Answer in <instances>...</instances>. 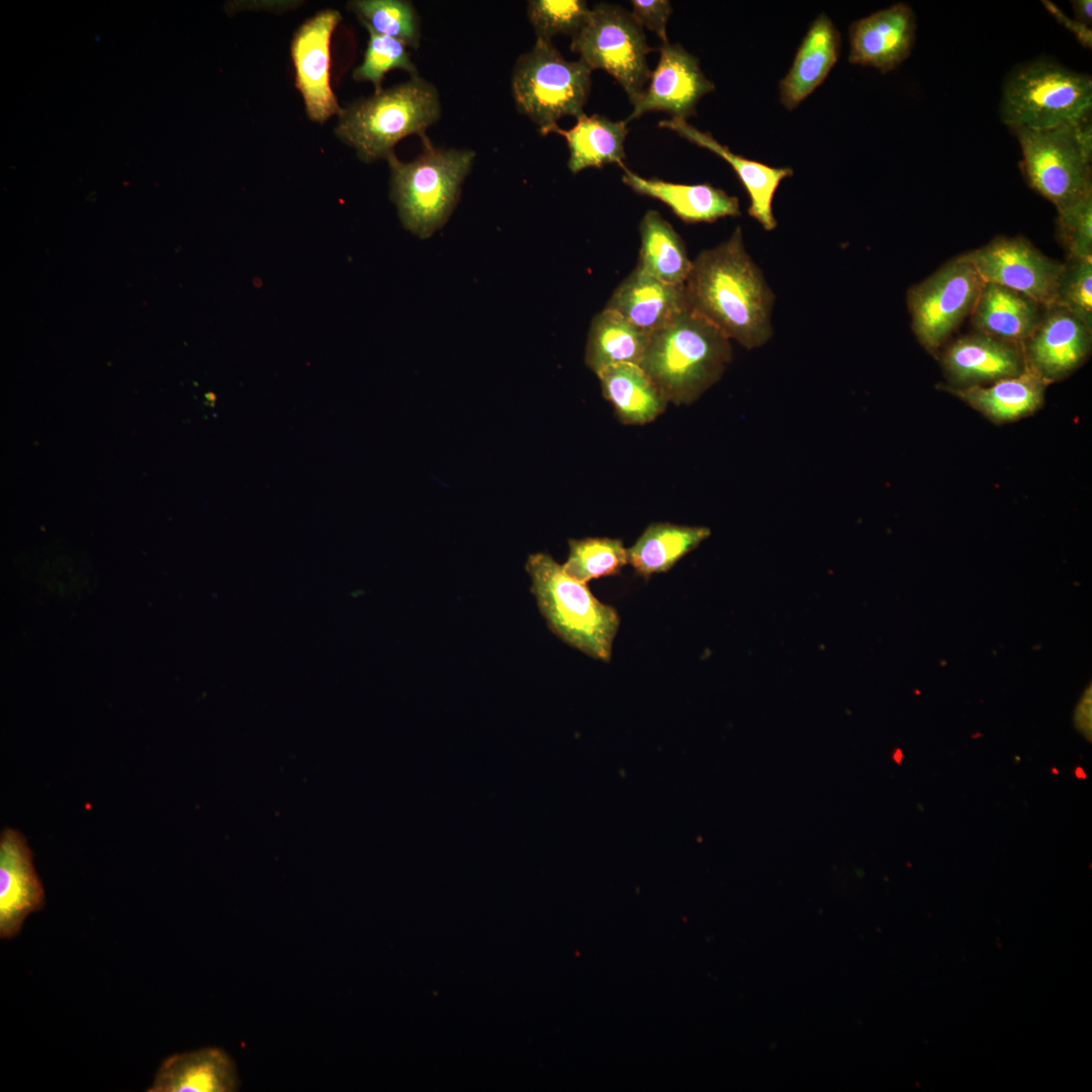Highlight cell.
<instances>
[{
	"mask_svg": "<svg viewBox=\"0 0 1092 1092\" xmlns=\"http://www.w3.org/2000/svg\"><path fill=\"white\" fill-rule=\"evenodd\" d=\"M603 395L626 425H643L661 415L668 401L641 368L632 363L607 366L597 373Z\"/></svg>",
	"mask_w": 1092,
	"mask_h": 1092,
	"instance_id": "24",
	"label": "cell"
},
{
	"mask_svg": "<svg viewBox=\"0 0 1092 1092\" xmlns=\"http://www.w3.org/2000/svg\"><path fill=\"white\" fill-rule=\"evenodd\" d=\"M710 535L707 527L651 524L627 549L628 563L637 574L648 579L652 574L668 571Z\"/></svg>",
	"mask_w": 1092,
	"mask_h": 1092,
	"instance_id": "27",
	"label": "cell"
},
{
	"mask_svg": "<svg viewBox=\"0 0 1092 1092\" xmlns=\"http://www.w3.org/2000/svg\"><path fill=\"white\" fill-rule=\"evenodd\" d=\"M437 87L419 76L359 98L342 108L334 132L364 163L387 160L408 135L428 140L427 129L441 117Z\"/></svg>",
	"mask_w": 1092,
	"mask_h": 1092,
	"instance_id": "2",
	"label": "cell"
},
{
	"mask_svg": "<svg viewBox=\"0 0 1092 1092\" xmlns=\"http://www.w3.org/2000/svg\"><path fill=\"white\" fill-rule=\"evenodd\" d=\"M959 257L971 264L985 283L1017 291L1043 308L1055 304L1064 263L1048 257L1023 237H997Z\"/></svg>",
	"mask_w": 1092,
	"mask_h": 1092,
	"instance_id": "11",
	"label": "cell"
},
{
	"mask_svg": "<svg viewBox=\"0 0 1092 1092\" xmlns=\"http://www.w3.org/2000/svg\"><path fill=\"white\" fill-rule=\"evenodd\" d=\"M658 125L675 131L687 141L724 159L733 168L749 196V215L756 219L765 231L776 229L777 220L772 212L774 195L781 181L794 174L793 169L774 168L736 155L728 147L715 140L710 132L694 127L685 119L672 117L661 120Z\"/></svg>",
	"mask_w": 1092,
	"mask_h": 1092,
	"instance_id": "18",
	"label": "cell"
},
{
	"mask_svg": "<svg viewBox=\"0 0 1092 1092\" xmlns=\"http://www.w3.org/2000/svg\"><path fill=\"white\" fill-rule=\"evenodd\" d=\"M605 308L651 335L689 309L685 285L660 281L637 268L617 286Z\"/></svg>",
	"mask_w": 1092,
	"mask_h": 1092,
	"instance_id": "19",
	"label": "cell"
},
{
	"mask_svg": "<svg viewBox=\"0 0 1092 1092\" xmlns=\"http://www.w3.org/2000/svg\"><path fill=\"white\" fill-rule=\"evenodd\" d=\"M1048 383L1028 367L1019 375L992 382L957 388L953 392L977 411L996 422H1010L1036 411Z\"/></svg>",
	"mask_w": 1092,
	"mask_h": 1092,
	"instance_id": "26",
	"label": "cell"
},
{
	"mask_svg": "<svg viewBox=\"0 0 1092 1092\" xmlns=\"http://www.w3.org/2000/svg\"><path fill=\"white\" fill-rule=\"evenodd\" d=\"M659 61L651 72L650 83L633 107L627 122L650 111H663L687 119L696 114L700 99L715 85L702 72L699 60L678 43H662Z\"/></svg>",
	"mask_w": 1092,
	"mask_h": 1092,
	"instance_id": "13",
	"label": "cell"
},
{
	"mask_svg": "<svg viewBox=\"0 0 1092 1092\" xmlns=\"http://www.w3.org/2000/svg\"><path fill=\"white\" fill-rule=\"evenodd\" d=\"M342 21L338 10L325 9L302 22L290 42L295 87L307 117L325 123L342 108L331 86V39Z\"/></svg>",
	"mask_w": 1092,
	"mask_h": 1092,
	"instance_id": "12",
	"label": "cell"
},
{
	"mask_svg": "<svg viewBox=\"0 0 1092 1092\" xmlns=\"http://www.w3.org/2000/svg\"><path fill=\"white\" fill-rule=\"evenodd\" d=\"M570 50L590 70L608 72L624 89L633 107L642 98L651 72L642 26L631 12L618 5L598 3L581 29L571 37Z\"/></svg>",
	"mask_w": 1092,
	"mask_h": 1092,
	"instance_id": "9",
	"label": "cell"
},
{
	"mask_svg": "<svg viewBox=\"0 0 1092 1092\" xmlns=\"http://www.w3.org/2000/svg\"><path fill=\"white\" fill-rule=\"evenodd\" d=\"M590 72L581 60L567 61L552 41L536 38L516 61L512 93L517 110L545 135L565 116L578 117L590 90Z\"/></svg>",
	"mask_w": 1092,
	"mask_h": 1092,
	"instance_id": "8",
	"label": "cell"
},
{
	"mask_svg": "<svg viewBox=\"0 0 1092 1092\" xmlns=\"http://www.w3.org/2000/svg\"><path fill=\"white\" fill-rule=\"evenodd\" d=\"M984 281L959 256L907 291L911 328L929 352L938 350L971 315Z\"/></svg>",
	"mask_w": 1092,
	"mask_h": 1092,
	"instance_id": "10",
	"label": "cell"
},
{
	"mask_svg": "<svg viewBox=\"0 0 1092 1092\" xmlns=\"http://www.w3.org/2000/svg\"><path fill=\"white\" fill-rule=\"evenodd\" d=\"M411 162L395 154L386 161L390 170L389 197L402 226L422 240L442 229L454 211L461 186L476 153L470 149L436 148L428 140Z\"/></svg>",
	"mask_w": 1092,
	"mask_h": 1092,
	"instance_id": "4",
	"label": "cell"
},
{
	"mask_svg": "<svg viewBox=\"0 0 1092 1092\" xmlns=\"http://www.w3.org/2000/svg\"><path fill=\"white\" fill-rule=\"evenodd\" d=\"M589 11L582 0H530L527 5L536 38L549 41L557 34L573 37L585 24Z\"/></svg>",
	"mask_w": 1092,
	"mask_h": 1092,
	"instance_id": "33",
	"label": "cell"
},
{
	"mask_svg": "<svg viewBox=\"0 0 1092 1092\" xmlns=\"http://www.w3.org/2000/svg\"><path fill=\"white\" fill-rule=\"evenodd\" d=\"M1057 212L1058 237L1068 259L1092 258V194Z\"/></svg>",
	"mask_w": 1092,
	"mask_h": 1092,
	"instance_id": "35",
	"label": "cell"
},
{
	"mask_svg": "<svg viewBox=\"0 0 1092 1092\" xmlns=\"http://www.w3.org/2000/svg\"><path fill=\"white\" fill-rule=\"evenodd\" d=\"M732 358L729 339L690 309L656 331L640 363L668 402L690 404L715 384Z\"/></svg>",
	"mask_w": 1092,
	"mask_h": 1092,
	"instance_id": "3",
	"label": "cell"
},
{
	"mask_svg": "<svg viewBox=\"0 0 1092 1092\" xmlns=\"http://www.w3.org/2000/svg\"><path fill=\"white\" fill-rule=\"evenodd\" d=\"M688 307L746 349L772 335L775 294L748 255L741 229L693 261L685 283Z\"/></svg>",
	"mask_w": 1092,
	"mask_h": 1092,
	"instance_id": "1",
	"label": "cell"
},
{
	"mask_svg": "<svg viewBox=\"0 0 1092 1092\" xmlns=\"http://www.w3.org/2000/svg\"><path fill=\"white\" fill-rule=\"evenodd\" d=\"M1043 309L1017 291L984 283L971 321L978 332L1022 347L1037 326Z\"/></svg>",
	"mask_w": 1092,
	"mask_h": 1092,
	"instance_id": "23",
	"label": "cell"
},
{
	"mask_svg": "<svg viewBox=\"0 0 1092 1092\" xmlns=\"http://www.w3.org/2000/svg\"><path fill=\"white\" fill-rule=\"evenodd\" d=\"M1092 78L1057 61L1037 58L1005 77L1001 121L1012 131L1043 129L1091 118Z\"/></svg>",
	"mask_w": 1092,
	"mask_h": 1092,
	"instance_id": "6",
	"label": "cell"
},
{
	"mask_svg": "<svg viewBox=\"0 0 1092 1092\" xmlns=\"http://www.w3.org/2000/svg\"><path fill=\"white\" fill-rule=\"evenodd\" d=\"M568 545V557L562 568L582 583L619 574L628 563L627 549L620 539L587 537L570 539Z\"/></svg>",
	"mask_w": 1092,
	"mask_h": 1092,
	"instance_id": "31",
	"label": "cell"
},
{
	"mask_svg": "<svg viewBox=\"0 0 1092 1092\" xmlns=\"http://www.w3.org/2000/svg\"><path fill=\"white\" fill-rule=\"evenodd\" d=\"M622 180L634 192L665 203L687 223L713 222L726 216H739V200L709 183L676 184L657 178L646 179L621 166Z\"/></svg>",
	"mask_w": 1092,
	"mask_h": 1092,
	"instance_id": "22",
	"label": "cell"
},
{
	"mask_svg": "<svg viewBox=\"0 0 1092 1092\" xmlns=\"http://www.w3.org/2000/svg\"><path fill=\"white\" fill-rule=\"evenodd\" d=\"M915 38L912 8L896 3L851 23L848 62L888 73L909 58Z\"/></svg>",
	"mask_w": 1092,
	"mask_h": 1092,
	"instance_id": "15",
	"label": "cell"
},
{
	"mask_svg": "<svg viewBox=\"0 0 1092 1092\" xmlns=\"http://www.w3.org/2000/svg\"><path fill=\"white\" fill-rule=\"evenodd\" d=\"M1092 328V258L1068 259L1061 273L1056 301Z\"/></svg>",
	"mask_w": 1092,
	"mask_h": 1092,
	"instance_id": "34",
	"label": "cell"
},
{
	"mask_svg": "<svg viewBox=\"0 0 1092 1092\" xmlns=\"http://www.w3.org/2000/svg\"><path fill=\"white\" fill-rule=\"evenodd\" d=\"M1012 132L1021 149L1025 181L1057 210L1092 194L1091 118Z\"/></svg>",
	"mask_w": 1092,
	"mask_h": 1092,
	"instance_id": "7",
	"label": "cell"
},
{
	"mask_svg": "<svg viewBox=\"0 0 1092 1092\" xmlns=\"http://www.w3.org/2000/svg\"><path fill=\"white\" fill-rule=\"evenodd\" d=\"M641 247L636 268L660 281L685 285L693 261L671 224L658 211L648 210L639 223Z\"/></svg>",
	"mask_w": 1092,
	"mask_h": 1092,
	"instance_id": "29",
	"label": "cell"
},
{
	"mask_svg": "<svg viewBox=\"0 0 1092 1092\" xmlns=\"http://www.w3.org/2000/svg\"><path fill=\"white\" fill-rule=\"evenodd\" d=\"M44 901L25 837L16 829L4 828L0 834V937H15L25 918L40 910Z\"/></svg>",
	"mask_w": 1092,
	"mask_h": 1092,
	"instance_id": "16",
	"label": "cell"
},
{
	"mask_svg": "<svg viewBox=\"0 0 1092 1092\" xmlns=\"http://www.w3.org/2000/svg\"><path fill=\"white\" fill-rule=\"evenodd\" d=\"M1073 11L1075 14V20L1091 27L1092 23V1L1091 0H1074L1071 2Z\"/></svg>",
	"mask_w": 1092,
	"mask_h": 1092,
	"instance_id": "38",
	"label": "cell"
},
{
	"mask_svg": "<svg viewBox=\"0 0 1092 1092\" xmlns=\"http://www.w3.org/2000/svg\"><path fill=\"white\" fill-rule=\"evenodd\" d=\"M633 18L642 27L646 26L656 33L662 43H667L666 23L672 7L667 0H632Z\"/></svg>",
	"mask_w": 1092,
	"mask_h": 1092,
	"instance_id": "36",
	"label": "cell"
},
{
	"mask_svg": "<svg viewBox=\"0 0 1092 1092\" xmlns=\"http://www.w3.org/2000/svg\"><path fill=\"white\" fill-rule=\"evenodd\" d=\"M525 568L549 629L571 647L609 662L620 625L616 609L600 602L547 553L531 554Z\"/></svg>",
	"mask_w": 1092,
	"mask_h": 1092,
	"instance_id": "5",
	"label": "cell"
},
{
	"mask_svg": "<svg viewBox=\"0 0 1092 1092\" xmlns=\"http://www.w3.org/2000/svg\"><path fill=\"white\" fill-rule=\"evenodd\" d=\"M1092 328L1069 310L1053 305L1022 344L1026 366L1046 383L1061 379L1087 358Z\"/></svg>",
	"mask_w": 1092,
	"mask_h": 1092,
	"instance_id": "14",
	"label": "cell"
},
{
	"mask_svg": "<svg viewBox=\"0 0 1092 1092\" xmlns=\"http://www.w3.org/2000/svg\"><path fill=\"white\" fill-rule=\"evenodd\" d=\"M367 31L369 38L363 61L352 73L355 81L371 82L374 92H379L383 89V78L389 71L401 70L411 77L419 76L418 69L403 42L372 30Z\"/></svg>",
	"mask_w": 1092,
	"mask_h": 1092,
	"instance_id": "32",
	"label": "cell"
},
{
	"mask_svg": "<svg viewBox=\"0 0 1092 1092\" xmlns=\"http://www.w3.org/2000/svg\"><path fill=\"white\" fill-rule=\"evenodd\" d=\"M347 9L367 29L393 37L407 48L419 49L422 28L420 15L406 0H352Z\"/></svg>",
	"mask_w": 1092,
	"mask_h": 1092,
	"instance_id": "30",
	"label": "cell"
},
{
	"mask_svg": "<svg viewBox=\"0 0 1092 1092\" xmlns=\"http://www.w3.org/2000/svg\"><path fill=\"white\" fill-rule=\"evenodd\" d=\"M651 334L639 329L619 313L604 309L592 321L584 361L596 374L619 364L640 365Z\"/></svg>",
	"mask_w": 1092,
	"mask_h": 1092,
	"instance_id": "28",
	"label": "cell"
},
{
	"mask_svg": "<svg viewBox=\"0 0 1092 1092\" xmlns=\"http://www.w3.org/2000/svg\"><path fill=\"white\" fill-rule=\"evenodd\" d=\"M239 1088L233 1059L223 1050L209 1046L166 1058L147 1091L234 1092Z\"/></svg>",
	"mask_w": 1092,
	"mask_h": 1092,
	"instance_id": "20",
	"label": "cell"
},
{
	"mask_svg": "<svg viewBox=\"0 0 1092 1092\" xmlns=\"http://www.w3.org/2000/svg\"><path fill=\"white\" fill-rule=\"evenodd\" d=\"M1041 3L1045 7V9L1051 13V15L1061 25H1063L1065 28L1070 30L1075 35V37L1078 39V41L1080 42L1081 46H1083L1086 49H1091V47H1092V29H1091V27L1086 26V25L1078 22L1075 19H1071L1056 4H1054L1051 1L1043 0V1H1041Z\"/></svg>",
	"mask_w": 1092,
	"mask_h": 1092,
	"instance_id": "37",
	"label": "cell"
},
{
	"mask_svg": "<svg viewBox=\"0 0 1092 1092\" xmlns=\"http://www.w3.org/2000/svg\"><path fill=\"white\" fill-rule=\"evenodd\" d=\"M576 119L570 129L556 125L548 131L566 140L569 149L567 166L572 174L586 168H602L607 164L624 165V142L628 133L626 120L614 121L603 115L588 116L585 113Z\"/></svg>",
	"mask_w": 1092,
	"mask_h": 1092,
	"instance_id": "25",
	"label": "cell"
},
{
	"mask_svg": "<svg viewBox=\"0 0 1092 1092\" xmlns=\"http://www.w3.org/2000/svg\"><path fill=\"white\" fill-rule=\"evenodd\" d=\"M941 363L959 388L1016 376L1027 368L1021 346L980 332L951 342Z\"/></svg>",
	"mask_w": 1092,
	"mask_h": 1092,
	"instance_id": "17",
	"label": "cell"
},
{
	"mask_svg": "<svg viewBox=\"0 0 1092 1092\" xmlns=\"http://www.w3.org/2000/svg\"><path fill=\"white\" fill-rule=\"evenodd\" d=\"M840 53V33L832 20L819 14L803 38L788 74L780 81V99L792 110L822 84Z\"/></svg>",
	"mask_w": 1092,
	"mask_h": 1092,
	"instance_id": "21",
	"label": "cell"
}]
</instances>
